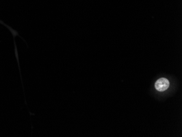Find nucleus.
<instances>
[{
  "instance_id": "1",
  "label": "nucleus",
  "mask_w": 182,
  "mask_h": 137,
  "mask_svg": "<svg viewBox=\"0 0 182 137\" xmlns=\"http://www.w3.org/2000/svg\"><path fill=\"white\" fill-rule=\"evenodd\" d=\"M169 81L166 78H160L156 81L155 84V87L158 91L163 92L169 87Z\"/></svg>"
}]
</instances>
